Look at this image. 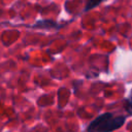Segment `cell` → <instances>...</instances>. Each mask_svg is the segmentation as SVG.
Returning a JSON list of instances; mask_svg holds the SVG:
<instances>
[{
	"mask_svg": "<svg viewBox=\"0 0 132 132\" xmlns=\"http://www.w3.org/2000/svg\"><path fill=\"white\" fill-rule=\"evenodd\" d=\"M103 0H87L86 2V6H85V11L91 10L93 8H95L96 6H98Z\"/></svg>",
	"mask_w": 132,
	"mask_h": 132,
	"instance_id": "obj_3",
	"label": "cell"
},
{
	"mask_svg": "<svg viewBox=\"0 0 132 132\" xmlns=\"http://www.w3.org/2000/svg\"><path fill=\"white\" fill-rule=\"evenodd\" d=\"M125 108H126V111L128 112V114L132 116V91L129 95V97L127 98L126 100V104H125Z\"/></svg>",
	"mask_w": 132,
	"mask_h": 132,
	"instance_id": "obj_4",
	"label": "cell"
},
{
	"mask_svg": "<svg viewBox=\"0 0 132 132\" xmlns=\"http://www.w3.org/2000/svg\"><path fill=\"white\" fill-rule=\"evenodd\" d=\"M126 121L125 116L113 117L111 112H105L90 123L87 132H111L121 128Z\"/></svg>",
	"mask_w": 132,
	"mask_h": 132,
	"instance_id": "obj_1",
	"label": "cell"
},
{
	"mask_svg": "<svg viewBox=\"0 0 132 132\" xmlns=\"http://www.w3.org/2000/svg\"><path fill=\"white\" fill-rule=\"evenodd\" d=\"M33 28H60V25H58L55 21H48V20H41L36 22L33 26Z\"/></svg>",
	"mask_w": 132,
	"mask_h": 132,
	"instance_id": "obj_2",
	"label": "cell"
}]
</instances>
